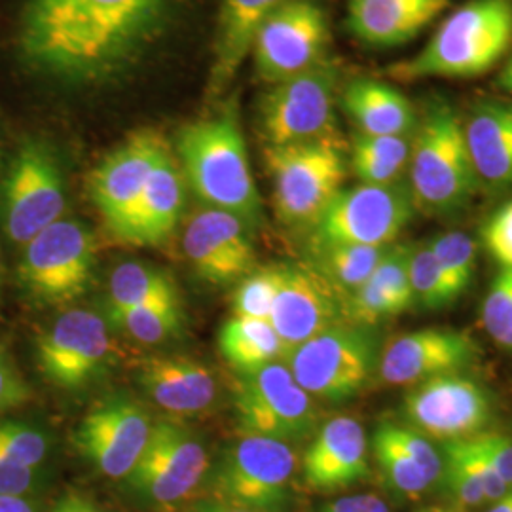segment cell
<instances>
[{
  "mask_svg": "<svg viewBox=\"0 0 512 512\" xmlns=\"http://www.w3.org/2000/svg\"><path fill=\"white\" fill-rule=\"evenodd\" d=\"M410 285L414 291V300H418L427 310H440L456 302V298L452 296L444 277L440 274L439 264L429 245H423L412 251Z\"/></svg>",
  "mask_w": 512,
  "mask_h": 512,
  "instance_id": "8d00e7d4",
  "label": "cell"
},
{
  "mask_svg": "<svg viewBox=\"0 0 512 512\" xmlns=\"http://www.w3.org/2000/svg\"><path fill=\"white\" fill-rule=\"evenodd\" d=\"M291 0H224L220 8L215 40L211 88L220 92L238 74L245 57L253 50L260 25Z\"/></svg>",
  "mask_w": 512,
  "mask_h": 512,
  "instance_id": "83f0119b",
  "label": "cell"
},
{
  "mask_svg": "<svg viewBox=\"0 0 512 512\" xmlns=\"http://www.w3.org/2000/svg\"><path fill=\"white\" fill-rule=\"evenodd\" d=\"M296 454L289 442L243 435L215 473L217 501L256 512H279L289 501Z\"/></svg>",
  "mask_w": 512,
  "mask_h": 512,
  "instance_id": "ba28073f",
  "label": "cell"
},
{
  "mask_svg": "<svg viewBox=\"0 0 512 512\" xmlns=\"http://www.w3.org/2000/svg\"><path fill=\"white\" fill-rule=\"evenodd\" d=\"M181 0H27L21 50L42 73L93 84L114 78L160 38Z\"/></svg>",
  "mask_w": 512,
  "mask_h": 512,
  "instance_id": "6da1fadb",
  "label": "cell"
},
{
  "mask_svg": "<svg viewBox=\"0 0 512 512\" xmlns=\"http://www.w3.org/2000/svg\"><path fill=\"white\" fill-rule=\"evenodd\" d=\"M450 0H349V31L372 48H397L442 16Z\"/></svg>",
  "mask_w": 512,
  "mask_h": 512,
  "instance_id": "484cf974",
  "label": "cell"
},
{
  "mask_svg": "<svg viewBox=\"0 0 512 512\" xmlns=\"http://www.w3.org/2000/svg\"><path fill=\"white\" fill-rule=\"evenodd\" d=\"M0 272H2V266H0Z\"/></svg>",
  "mask_w": 512,
  "mask_h": 512,
  "instance_id": "11a10c76",
  "label": "cell"
},
{
  "mask_svg": "<svg viewBox=\"0 0 512 512\" xmlns=\"http://www.w3.org/2000/svg\"><path fill=\"white\" fill-rule=\"evenodd\" d=\"M109 353L107 323L88 310L65 311L37 340L42 374L63 389L88 384L107 363Z\"/></svg>",
  "mask_w": 512,
  "mask_h": 512,
  "instance_id": "e0dca14e",
  "label": "cell"
},
{
  "mask_svg": "<svg viewBox=\"0 0 512 512\" xmlns=\"http://www.w3.org/2000/svg\"><path fill=\"white\" fill-rule=\"evenodd\" d=\"M236 412L243 435L283 442L304 439L317 425L313 397L294 380L289 366L279 361L241 374Z\"/></svg>",
  "mask_w": 512,
  "mask_h": 512,
  "instance_id": "8fae6325",
  "label": "cell"
},
{
  "mask_svg": "<svg viewBox=\"0 0 512 512\" xmlns=\"http://www.w3.org/2000/svg\"><path fill=\"white\" fill-rule=\"evenodd\" d=\"M29 399V387L23 382L10 355L0 348V412L19 406Z\"/></svg>",
  "mask_w": 512,
  "mask_h": 512,
  "instance_id": "7bdbcfd3",
  "label": "cell"
},
{
  "mask_svg": "<svg viewBox=\"0 0 512 512\" xmlns=\"http://www.w3.org/2000/svg\"><path fill=\"white\" fill-rule=\"evenodd\" d=\"M484 247L501 268H512V202L497 209L482 230Z\"/></svg>",
  "mask_w": 512,
  "mask_h": 512,
  "instance_id": "60d3db41",
  "label": "cell"
},
{
  "mask_svg": "<svg viewBox=\"0 0 512 512\" xmlns=\"http://www.w3.org/2000/svg\"><path fill=\"white\" fill-rule=\"evenodd\" d=\"M478 444L482 446L484 454L492 461L497 475L505 480V484L512 488V439L499 435V433H478L475 435Z\"/></svg>",
  "mask_w": 512,
  "mask_h": 512,
  "instance_id": "ee69618b",
  "label": "cell"
},
{
  "mask_svg": "<svg viewBox=\"0 0 512 512\" xmlns=\"http://www.w3.org/2000/svg\"><path fill=\"white\" fill-rule=\"evenodd\" d=\"M249 224L222 209H203L184 230L183 249L198 275L215 285L241 281L256 268Z\"/></svg>",
  "mask_w": 512,
  "mask_h": 512,
  "instance_id": "d6986e66",
  "label": "cell"
},
{
  "mask_svg": "<svg viewBox=\"0 0 512 512\" xmlns=\"http://www.w3.org/2000/svg\"><path fill=\"white\" fill-rule=\"evenodd\" d=\"M183 205V177L167 148L116 238L139 247H160L175 232Z\"/></svg>",
  "mask_w": 512,
  "mask_h": 512,
  "instance_id": "603a6c76",
  "label": "cell"
},
{
  "mask_svg": "<svg viewBox=\"0 0 512 512\" xmlns=\"http://www.w3.org/2000/svg\"><path fill=\"white\" fill-rule=\"evenodd\" d=\"M429 249L433 251L452 296L458 300L475 277L476 245L473 239L461 232H450L435 239Z\"/></svg>",
  "mask_w": 512,
  "mask_h": 512,
  "instance_id": "e575fe53",
  "label": "cell"
},
{
  "mask_svg": "<svg viewBox=\"0 0 512 512\" xmlns=\"http://www.w3.org/2000/svg\"><path fill=\"white\" fill-rule=\"evenodd\" d=\"M387 247L340 245L323 249V274L342 294L363 287L384 258Z\"/></svg>",
  "mask_w": 512,
  "mask_h": 512,
  "instance_id": "836d02e7",
  "label": "cell"
},
{
  "mask_svg": "<svg viewBox=\"0 0 512 512\" xmlns=\"http://www.w3.org/2000/svg\"><path fill=\"white\" fill-rule=\"evenodd\" d=\"M209 469L207 450L190 429L171 420L152 423L147 446L129 473V488L148 503L175 507L200 486Z\"/></svg>",
  "mask_w": 512,
  "mask_h": 512,
  "instance_id": "7c38bea8",
  "label": "cell"
},
{
  "mask_svg": "<svg viewBox=\"0 0 512 512\" xmlns=\"http://www.w3.org/2000/svg\"><path fill=\"white\" fill-rule=\"evenodd\" d=\"M35 471L0 454V494L23 495L31 490Z\"/></svg>",
  "mask_w": 512,
  "mask_h": 512,
  "instance_id": "f6af8a7d",
  "label": "cell"
},
{
  "mask_svg": "<svg viewBox=\"0 0 512 512\" xmlns=\"http://www.w3.org/2000/svg\"><path fill=\"white\" fill-rule=\"evenodd\" d=\"M499 76H512V54L509 59H507V63H505V67H503V71Z\"/></svg>",
  "mask_w": 512,
  "mask_h": 512,
  "instance_id": "f5cc1de1",
  "label": "cell"
},
{
  "mask_svg": "<svg viewBox=\"0 0 512 512\" xmlns=\"http://www.w3.org/2000/svg\"><path fill=\"white\" fill-rule=\"evenodd\" d=\"M93 256L92 232L78 220H57L25 245L19 281L40 304H71L90 289Z\"/></svg>",
  "mask_w": 512,
  "mask_h": 512,
  "instance_id": "52a82bcc",
  "label": "cell"
},
{
  "mask_svg": "<svg viewBox=\"0 0 512 512\" xmlns=\"http://www.w3.org/2000/svg\"><path fill=\"white\" fill-rule=\"evenodd\" d=\"M423 512H440V511H423Z\"/></svg>",
  "mask_w": 512,
  "mask_h": 512,
  "instance_id": "db71d44e",
  "label": "cell"
},
{
  "mask_svg": "<svg viewBox=\"0 0 512 512\" xmlns=\"http://www.w3.org/2000/svg\"><path fill=\"white\" fill-rule=\"evenodd\" d=\"M412 247L406 245H393L387 247L384 258L376 266L374 274L366 281L372 287H378L385 293L395 296L399 302H403L406 308H410L414 300V291L410 285V258Z\"/></svg>",
  "mask_w": 512,
  "mask_h": 512,
  "instance_id": "f35d334b",
  "label": "cell"
},
{
  "mask_svg": "<svg viewBox=\"0 0 512 512\" xmlns=\"http://www.w3.org/2000/svg\"><path fill=\"white\" fill-rule=\"evenodd\" d=\"M179 294L171 275L141 262L118 266L109 279V310H124Z\"/></svg>",
  "mask_w": 512,
  "mask_h": 512,
  "instance_id": "1f68e13d",
  "label": "cell"
},
{
  "mask_svg": "<svg viewBox=\"0 0 512 512\" xmlns=\"http://www.w3.org/2000/svg\"><path fill=\"white\" fill-rule=\"evenodd\" d=\"M344 107L363 135L408 137L418 122L403 93L376 80L351 82L344 92Z\"/></svg>",
  "mask_w": 512,
  "mask_h": 512,
  "instance_id": "f1b7e54d",
  "label": "cell"
},
{
  "mask_svg": "<svg viewBox=\"0 0 512 512\" xmlns=\"http://www.w3.org/2000/svg\"><path fill=\"white\" fill-rule=\"evenodd\" d=\"M283 272L285 266H266L255 268L251 274L243 277L232 296L234 315L270 321L275 296L283 283Z\"/></svg>",
  "mask_w": 512,
  "mask_h": 512,
  "instance_id": "d590c367",
  "label": "cell"
},
{
  "mask_svg": "<svg viewBox=\"0 0 512 512\" xmlns=\"http://www.w3.org/2000/svg\"><path fill=\"white\" fill-rule=\"evenodd\" d=\"M442 476L461 505L478 507L486 503L473 437L442 442Z\"/></svg>",
  "mask_w": 512,
  "mask_h": 512,
  "instance_id": "d6a6232c",
  "label": "cell"
},
{
  "mask_svg": "<svg viewBox=\"0 0 512 512\" xmlns=\"http://www.w3.org/2000/svg\"><path fill=\"white\" fill-rule=\"evenodd\" d=\"M165 150L167 145L158 133L141 131L95 167L90 177L93 203L114 236L141 198L148 177Z\"/></svg>",
  "mask_w": 512,
  "mask_h": 512,
  "instance_id": "44dd1931",
  "label": "cell"
},
{
  "mask_svg": "<svg viewBox=\"0 0 512 512\" xmlns=\"http://www.w3.org/2000/svg\"><path fill=\"white\" fill-rule=\"evenodd\" d=\"M65 190L54 154L40 145L19 148L2 186V222L10 239L27 245L31 239L61 220Z\"/></svg>",
  "mask_w": 512,
  "mask_h": 512,
  "instance_id": "4fadbf2b",
  "label": "cell"
},
{
  "mask_svg": "<svg viewBox=\"0 0 512 512\" xmlns=\"http://www.w3.org/2000/svg\"><path fill=\"white\" fill-rule=\"evenodd\" d=\"M48 452L46 437L18 421H4L0 423V454L23 467L37 471L44 463Z\"/></svg>",
  "mask_w": 512,
  "mask_h": 512,
  "instance_id": "ab89813d",
  "label": "cell"
},
{
  "mask_svg": "<svg viewBox=\"0 0 512 512\" xmlns=\"http://www.w3.org/2000/svg\"><path fill=\"white\" fill-rule=\"evenodd\" d=\"M52 512H105L92 499L80 494H65L55 503Z\"/></svg>",
  "mask_w": 512,
  "mask_h": 512,
  "instance_id": "7dc6e473",
  "label": "cell"
},
{
  "mask_svg": "<svg viewBox=\"0 0 512 512\" xmlns=\"http://www.w3.org/2000/svg\"><path fill=\"white\" fill-rule=\"evenodd\" d=\"M294 380L311 397L342 403L359 395L378 368V342L365 327L336 325L287 353Z\"/></svg>",
  "mask_w": 512,
  "mask_h": 512,
  "instance_id": "8992f818",
  "label": "cell"
},
{
  "mask_svg": "<svg viewBox=\"0 0 512 512\" xmlns=\"http://www.w3.org/2000/svg\"><path fill=\"white\" fill-rule=\"evenodd\" d=\"M110 321L141 344H160L183 327V304L179 294L156 298L124 310H109Z\"/></svg>",
  "mask_w": 512,
  "mask_h": 512,
  "instance_id": "4dcf8cb0",
  "label": "cell"
},
{
  "mask_svg": "<svg viewBox=\"0 0 512 512\" xmlns=\"http://www.w3.org/2000/svg\"><path fill=\"white\" fill-rule=\"evenodd\" d=\"M336 92L338 69L330 61H321L304 73L272 84L260 103V128L268 147L336 135Z\"/></svg>",
  "mask_w": 512,
  "mask_h": 512,
  "instance_id": "9c48e42d",
  "label": "cell"
},
{
  "mask_svg": "<svg viewBox=\"0 0 512 512\" xmlns=\"http://www.w3.org/2000/svg\"><path fill=\"white\" fill-rule=\"evenodd\" d=\"M194 512H256L249 511V509H241V507H234V505H228V503H222V501H207L196 507Z\"/></svg>",
  "mask_w": 512,
  "mask_h": 512,
  "instance_id": "681fc988",
  "label": "cell"
},
{
  "mask_svg": "<svg viewBox=\"0 0 512 512\" xmlns=\"http://www.w3.org/2000/svg\"><path fill=\"white\" fill-rule=\"evenodd\" d=\"M478 181L494 190L512 186V103L482 101L465 124Z\"/></svg>",
  "mask_w": 512,
  "mask_h": 512,
  "instance_id": "4316f807",
  "label": "cell"
},
{
  "mask_svg": "<svg viewBox=\"0 0 512 512\" xmlns=\"http://www.w3.org/2000/svg\"><path fill=\"white\" fill-rule=\"evenodd\" d=\"M220 353L239 370L249 374L262 366L287 357V349L270 321L234 315L224 323L219 334Z\"/></svg>",
  "mask_w": 512,
  "mask_h": 512,
  "instance_id": "f546056e",
  "label": "cell"
},
{
  "mask_svg": "<svg viewBox=\"0 0 512 512\" xmlns=\"http://www.w3.org/2000/svg\"><path fill=\"white\" fill-rule=\"evenodd\" d=\"M139 384L154 403L175 416H198L217 401L215 374L190 357H150L139 366Z\"/></svg>",
  "mask_w": 512,
  "mask_h": 512,
  "instance_id": "d4e9b609",
  "label": "cell"
},
{
  "mask_svg": "<svg viewBox=\"0 0 512 512\" xmlns=\"http://www.w3.org/2000/svg\"><path fill=\"white\" fill-rule=\"evenodd\" d=\"M480 355L475 340L461 330L421 329L387 344L380 355V378L389 385H416L459 374Z\"/></svg>",
  "mask_w": 512,
  "mask_h": 512,
  "instance_id": "ffe728a7",
  "label": "cell"
},
{
  "mask_svg": "<svg viewBox=\"0 0 512 512\" xmlns=\"http://www.w3.org/2000/svg\"><path fill=\"white\" fill-rule=\"evenodd\" d=\"M351 165L359 181L368 186H393L401 184L404 167L372 158L363 152L351 150Z\"/></svg>",
  "mask_w": 512,
  "mask_h": 512,
  "instance_id": "b9f144b4",
  "label": "cell"
},
{
  "mask_svg": "<svg viewBox=\"0 0 512 512\" xmlns=\"http://www.w3.org/2000/svg\"><path fill=\"white\" fill-rule=\"evenodd\" d=\"M512 46V0H471L444 19L425 48L397 63L391 74L403 82L423 78H476Z\"/></svg>",
  "mask_w": 512,
  "mask_h": 512,
  "instance_id": "7a4b0ae2",
  "label": "cell"
},
{
  "mask_svg": "<svg viewBox=\"0 0 512 512\" xmlns=\"http://www.w3.org/2000/svg\"><path fill=\"white\" fill-rule=\"evenodd\" d=\"M414 205L401 184L342 190L317 220L315 239L321 251L340 245L389 247L414 217Z\"/></svg>",
  "mask_w": 512,
  "mask_h": 512,
  "instance_id": "30bf717a",
  "label": "cell"
},
{
  "mask_svg": "<svg viewBox=\"0 0 512 512\" xmlns=\"http://www.w3.org/2000/svg\"><path fill=\"white\" fill-rule=\"evenodd\" d=\"M482 325L499 348L512 351V268H503L486 294Z\"/></svg>",
  "mask_w": 512,
  "mask_h": 512,
  "instance_id": "74e56055",
  "label": "cell"
},
{
  "mask_svg": "<svg viewBox=\"0 0 512 512\" xmlns=\"http://www.w3.org/2000/svg\"><path fill=\"white\" fill-rule=\"evenodd\" d=\"M329 19L313 0H291L266 19L253 42L258 78L277 84L325 61Z\"/></svg>",
  "mask_w": 512,
  "mask_h": 512,
  "instance_id": "5bb4252c",
  "label": "cell"
},
{
  "mask_svg": "<svg viewBox=\"0 0 512 512\" xmlns=\"http://www.w3.org/2000/svg\"><path fill=\"white\" fill-rule=\"evenodd\" d=\"M319 512H389V509L378 495L359 494L338 497Z\"/></svg>",
  "mask_w": 512,
  "mask_h": 512,
  "instance_id": "bcb514c9",
  "label": "cell"
},
{
  "mask_svg": "<svg viewBox=\"0 0 512 512\" xmlns=\"http://www.w3.org/2000/svg\"><path fill=\"white\" fill-rule=\"evenodd\" d=\"M403 412L429 439H469L492 420V397L465 374H446L416 384L404 395Z\"/></svg>",
  "mask_w": 512,
  "mask_h": 512,
  "instance_id": "9a60e30c",
  "label": "cell"
},
{
  "mask_svg": "<svg viewBox=\"0 0 512 512\" xmlns=\"http://www.w3.org/2000/svg\"><path fill=\"white\" fill-rule=\"evenodd\" d=\"M0 512H35L31 503L21 495L0 494Z\"/></svg>",
  "mask_w": 512,
  "mask_h": 512,
  "instance_id": "c3c4849f",
  "label": "cell"
},
{
  "mask_svg": "<svg viewBox=\"0 0 512 512\" xmlns=\"http://www.w3.org/2000/svg\"><path fill=\"white\" fill-rule=\"evenodd\" d=\"M372 450L387 482L406 497H420L442 478V456L412 427L382 423L372 437Z\"/></svg>",
  "mask_w": 512,
  "mask_h": 512,
  "instance_id": "cb8c5ba5",
  "label": "cell"
},
{
  "mask_svg": "<svg viewBox=\"0 0 512 512\" xmlns=\"http://www.w3.org/2000/svg\"><path fill=\"white\" fill-rule=\"evenodd\" d=\"M368 475L365 427L353 418L327 421L304 456V480L311 490L334 492Z\"/></svg>",
  "mask_w": 512,
  "mask_h": 512,
  "instance_id": "7402d4cb",
  "label": "cell"
},
{
  "mask_svg": "<svg viewBox=\"0 0 512 512\" xmlns=\"http://www.w3.org/2000/svg\"><path fill=\"white\" fill-rule=\"evenodd\" d=\"M179 156L200 200L249 226L262 219V203L247 158V147L234 114L200 120L181 131Z\"/></svg>",
  "mask_w": 512,
  "mask_h": 512,
  "instance_id": "3957f363",
  "label": "cell"
},
{
  "mask_svg": "<svg viewBox=\"0 0 512 512\" xmlns=\"http://www.w3.org/2000/svg\"><path fill=\"white\" fill-rule=\"evenodd\" d=\"M497 84H499L505 92L511 93L512 95V76H499V78H497Z\"/></svg>",
  "mask_w": 512,
  "mask_h": 512,
  "instance_id": "816d5d0a",
  "label": "cell"
},
{
  "mask_svg": "<svg viewBox=\"0 0 512 512\" xmlns=\"http://www.w3.org/2000/svg\"><path fill=\"white\" fill-rule=\"evenodd\" d=\"M486 512H512V490L499 501H495L494 507Z\"/></svg>",
  "mask_w": 512,
  "mask_h": 512,
  "instance_id": "f907efd6",
  "label": "cell"
},
{
  "mask_svg": "<svg viewBox=\"0 0 512 512\" xmlns=\"http://www.w3.org/2000/svg\"><path fill=\"white\" fill-rule=\"evenodd\" d=\"M344 296L327 275L304 264L285 266L270 323L289 351L340 325Z\"/></svg>",
  "mask_w": 512,
  "mask_h": 512,
  "instance_id": "ac0fdd59",
  "label": "cell"
},
{
  "mask_svg": "<svg viewBox=\"0 0 512 512\" xmlns=\"http://www.w3.org/2000/svg\"><path fill=\"white\" fill-rule=\"evenodd\" d=\"M264 158L274 184L277 219L291 226H315L346 179L344 148L336 135L268 147Z\"/></svg>",
  "mask_w": 512,
  "mask_h": 512,
  "instance_id": "5b68a950",
  "label": "cell"
},
{
  "mask_svg": "<svg viewBox=\"0 0 512 512\" xmlns=\"http://www.w3.org/2000/svg\"><path fill=\"white\" fill-rule=\"evenodd\" d=\"M408 167L412 200L425 211L456 213L473 198L478 177L465 124L450 103H429L412 139Z\"/></svg>",
  "mask_w": 512,
  "mask_h": 512,
  "instance_id": "277c9868",
  "label": "cell"
},
{
  "mask_svg": "<svg viewBox=\"0 0 512 512\" xmlns=\"http://www.w3.org/2000/svg\"><path fill=\"white\" fill-rule=\"evenodd\" d=\"M152 431L147 410L129 397H110L80 421L74 444L93 467L109 478H126L141 458Z\"/></svg>",
  "mask_w": 512,
  "mask_h": 512,
  "instance_id": "2e32d148",
  "label": "cell"
}]
</instances>
